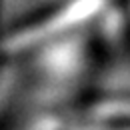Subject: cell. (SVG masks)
I'll use <instances>...</instances> for the list:
<instances>
[{"instance_id": "6da1fadb", "label": "cell", "mask_w": 130, "mask_h": 130, "mask_svg": "<svg viewBox=\"0 0 130 130\" xmlns=\"http://www.w3.org/2000/svg\"><path fill=\"white\" fill-rule=\"evenodd\" d=\"M70 130H130V120H88L86 124Z\"/></svg>"}]
</instances>
